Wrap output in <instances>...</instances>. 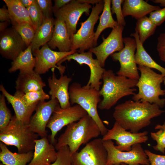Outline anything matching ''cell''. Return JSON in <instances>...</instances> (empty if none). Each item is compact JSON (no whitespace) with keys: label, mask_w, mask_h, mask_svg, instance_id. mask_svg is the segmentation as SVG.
Listing matches in <instances>:
<instances>
[{"label":"cell","mask_w":165,"mask_h":165,"mask_svg":"<svg viewBox=\"0 0 165 165\" xmlns=\"http://www.w3.org/2000/svg\"><path fill=\"white\" fill-rule=\"evenodd\" d=\"M158 105L148 102L131 100L117 105L113 117L121 126L133 133H138L149 126L151 120L165 112Z\"/></svg>","instance_id":"cell-1"},{"label":"cell","mask_w":165,"mask_h":165,"mask_svg":"<svg viewBox=\"0 0 165 165\" xmlns=\"http://www.w3.org/2000/svg\"><path fill=\"white\" fill-rule=\"evenodd\" d=\"M101 134L98 126L87 114L79 121L67 126L64 132L58 138L55 147L57 151L68 146L72 155L78 151L82 145L86 144Z\"/></svg>","instance_id":"cell-2"},{"label":"cell","mask_w":165,"mask_h":165,"mask_svg":"<svg viewBox=\"0 0 165 165\" xmlns=\"http://www.w3.org/2000/svg\"><path fill=\"white\" fill-rule=\"evenodd\" d=\"M103 84L99 90L103 97L98 106L100 110H108L121 98L135 94L138 80L115 75L111 70H105L102 75Z\"/></svg>","instance_id":"cell-3"},{"label":"cell","mask_w":165,"mask_h":165,"mask_svg":"<svg viewBox=\"0 0 165 165\" xmlns=\"http://www.w3.org/2000/svg\"><path fill=\"white\" fill-rule=\"evenodd\" d=\"M138 69L141 73L136 85L138 92L133 96L132 99L135 101L155 104L160 108H163L165 105V98L160 99V96L165 95V90L162 89L161 86L165 76L144 66L138 65Z\"/></svg>","instance_id":"cell-4"},{"label":"cell","mask_w":165,"mask_h":165,"mask_svg":"<svg viewBox=\"0 0 165 165\" xmlns=\"http://www.w3.org/2000/svg\"><path fill=\"white\" fill-rule=\"evenodd\" d=\"M38 136L31 130L28 125L23 123L15 115L7 126L0 131V141L6 145L16 147L20 153L34 150L35 140Z\"/></svg>","instance_id":"cell-5"},{"label":"cell","mask_w":165,"mask_h":165,"mask_svg":"<svg viewBox=\"0 0 165 165\" xmlns=\"http://www.w3.org/2000/svg\"><path fill=\"white\" fill-rule=\"evenodd\" d=\"M104 6V0L96 4L92 8L87 19L80 23V28L72 39L71 51L78 50V52L81 53L94 47V27L99 18V14L103 11Z\"/></svg>","instance_id":"cell-6"},{"label":"cell","mask_w":165,"mask_h":165,"mask_svg":"<svg viewBox=\"0 0 165 165\" xmlns=\"http://www.w3.org/2000/svg\"><path fill=\"white\" fill-rule=\"evenodd\" d=\"M103 143L107 153V165H120L122 163L128 165H150L148 157L140 143L133 145L130 151H122L116 148L111 140L103 141Z\"/></svg>","instance_id":"cell-7"},{"label":"cell","mask_w":165,"mask_h":165,"mask_svg":"<svg viewBox=\"0 0 165 165\" xmlns=\"http://www.w3.org/2000/svg\"><path fill=\"white\" fill-rule=\"evenodd\" d=\"M87 114L85 110L77 104L65 108H61L58 105L47 125V127L51 132L49 137L50 142L55 144L56 135L60 130L65 126L79 121Z\"/></svg>","instance_id":"cell-8"},{"label":"cell","mask_w":165,"mask_h":165,"mask_svg":"<svg viewBox=\"0 0 165 165\" xmlns=\"http://www.w3.org/2000/svg\"><path fill=\"white\" fill-rule=\"evenodd\" d=\"M123 42L124 48L120 51L111 55L113 61H118L120 64V69L116 74L118 75L138 80L140 76L135 59V40L134 38L126 37L123 38Z\"/></svg>","instance_id":"cell-9"},{"label":"cell","mask_w":165,"mask_h":165,"mask_svg":"<svg viewBox=\"0 0 165 165\" xmlns=\"http://www.w3.org/2000/svg\"><path fill=\"white\" fill-rule=\"evenodd\" d=\"M107 157L102 138H96L71 155L72 165H107Z\"/></svg>","instance_id":"cell-10"},{"label":"cell","mask_w":165,"mask_h":165,"mask_svg":"<svg viewBox=\"0 0 165 165\" xmlns=\"http://www.w3.org/2000/svg\"><path fill=\"white\" fill-rule=\"evenodd\" d=\"M148 132L133 133L128 131L115 122L112 127L108 129L107 133L103 136V141L114 140L116 141L115 147L122 151H129L132 146L136 143H145L148 141Z\"/></svg>","instance_id":"cell-11"},{"label":"cell","mask_w":165,"mask_h":165,"mask_svg":"<svg viewBox=\"0 0 165 165\" xmlns=\"http://www.w3.org/2000/svg\"><path fill=\"white\" fill-rule=\"evenodd\" d=\"M76 51H71L63 52L54 51L50 49L46 44L40 49L32 51L35 60L34 71L40 75L46 73L50 68H57L61 75H63L65 67H59L57 64L66 56Z\"/></svg>","instance_id":"cell-12"},{"label":"cell","mask_w":165,"mask_h":165,"mask_svg":"<svg viewBox=\"0 0 165 165\" xmlns=\"http://www.w3.org/2000/svg\"><path fill=\"white\" fill-rule=\"evenodd\" d=\"M76 61L80 65L85 64L88 66L90 70V79L86 85L83 86L86 89L94 88L99 91L102 82V75L105 70L102 67L97 59L93 58L92 53L89 51L87 52L75 53L69 55L60 61L57 66L61 67V64L64 61L71 60Z\"/></svg>","instance_id":"cell-13"},{"label":"cell","mask_w":165,"mask_h":165,"mask_svg":"<svg viewBox=\"0 0 165 165\" xmlns=\"http://www.w3.org/2000/svg\"><path fill=\"white\" fill-rule=\"evenodd\" d=\"M124 28L123 26L118 24L112 29L106 38L102 37L103 42L101 44L89 50L96 55L102 67L105 66V61L109 55L120 51L124 48L122 36Z\"/></svg>","instance_id":"cell-14"},{"label":"cell","mask_w":165,"mask_h":165,"mask_svg":"<svg viewBox=\"0 0 165 165\" xmlns=\"http://www.w3.org/2000/svg\"><path fill=\"white\" fill-rule=\"evenodd\" d=\"M90 4L79 2L77 0H72L68 4L53 12L56 17H60L65 22L71 40L77 31L76 26L81 15L85 13L89 14Z\"/></svg>","instance_id":"cell-15"},{"label":"cell","mask_w":165,"mask_h":165,"mask_svg":"<svg viewBox=\"0 0 165 165\" xmlns=\"http://www.w3.org/2000/svg\"><path fill=\"white\" fill-rule=\"evenodd\" d=\"M59 105L57 99H51L48 101L40 102L28 124L31 130L41 138L47 137V125L55 108Z\"/></svg>","instance_id":"cell-16"},{"label":"cell","mask_w":165,"mask_h":165,"mask_svg":"<svg viewBox=\"0 0 165 165\" xmlns=\"http://www.w3.org/2000/svg\"><path fill=\"white\" fill-rule=\"evenodd\" d=\"M27 47L13 28H7L0 33V53L3 57L13 61Z\"/></svg>","instance_id":"cell-17"},{"label":"cell","mask_w":165,"mask_h":165,"mask_svg":"<svg viewBox=\"0 0 165 165\" xmlns=\"http://www.w3.org/2000/svg\"><path fill=\"white\" fill-rule=\"evenodd\" d=\"M69 93L71 105H79L87 113L93 104L101 101L99 91L94 88H85L77 82L70 86Z\"/></svg>","instance_id":"cell-18"},{"label":"cell","mask_w":165,"mask_h":165,"mask_svg":"<svg viewBox=\"0 0 165 165\" xmlns=\"http://www.w3.org/2000/svg\"><path fill=\"white\" fill-rule=\"evenodd\" d=\"M54 68L51 69L52 74L48 79L51 99H57L61 108H65L71 105L70 102L68 86L72 78L66 75H61L57 79L54 73Z\"/></svg>","instance_id":"cell-19"},{"label":"cell","mask_w":165,"mask_h":165,"mask_svg":"<svg viewBox=\"0 0 165 165\" xmlns=\"http://www.w3.org/2000/svg\"><path fill=\"white\" fill-rule=\"evenodd\" d=\"M32 159L27 165H51L56 160L57 151L47 137L37 139Z\"/></svg>","instance_id":"cell-20"},{"label":"cell","mask_w":165,"mask_h":165,"mask_svg":"<svg viewBox=\"0 0 165 165\" xmlns=\"http://www.w3.org/2000/svg\"><path fill=\"white\" fill-rule=\"evenodd\" d=\"M50 49L57 48L60 52L71 51L72 42L64 20L60 17L55 19L54 26L52 37L47 43Z\"/></svg>","instance_id":"cell-21"},{"label":"cell","mask_w":165,"mask_h":165,"mask_svg":"<svg viewBox=\"0 0 165 165\" xmlns=\"http://www.w3.org/2000/svg\"><path fill=\"white\" fill-rule=\"evenodd\" d=\"M15 83L16 92L21 94L40 90L46 86L40 75L34 70L20 72Z\"/></svg>","instance_id":"cell-22"},{"label":"cell","mask_w":165,"mask_h":165,"mask_svg":"<svg viewBox=\"0 0 165 165\" xmlns=\"http://www.w3.org/2000/svg\"><path fill=\"white\" fill-rule=\"evenodd\" d=\"M0 90L11 105L16 118L23 123L28 125L31 115L37 106H28L20 99L9 93L2 84L0 85Z\"/></svg>","instance_id":"cell-23"},{"label":"cell","mask_w":165,"mask_h":165,"mask_svg":"<svg viewBox=\"0 0 165 165\" xmlns=\"http://www.w3.org/2000/svg\"><path fill=\"white\" fill-rule=\"evenodd\" d=\"M160 9L143 0H125L123 2V13L125 17L131 16L137 20Z\"/></svg>","instance_id":"cell-24"},{"label":"cell","mask_w":165,"mask_h":165,"mask_svg":"<svg viewBox=\"0 0 165 165\" xmlns=\"http://www.w3.org/2000/svg\"><path fill=\"white\" fill-rule=\"evenodd\" d=\"M55 19L52 17L45 19L41 26L35 31L31 44L32 51L40 49L50 41L53 36Z\"/></svg>","instance_id":"cell-25"},{"label":"cell","mask_w":165,"mask_h":165,"mask_svg":"<svg viewBox=\"0 0 165 165\" xmlns=\"http://www.w3.org/2000/svg\"><path fill=\"white\" fill-rule=\"evenodd\" d=\"M0 160L6 165H27L32 160L33 151L20 153L13 152L5 144L0 142Z\"/></svg>","instance_id":"cell-26"},{"label":"cell","mask_w":165,"mask_h":165,"mask_svg":"<svg viewBox=\"0 0 165 165\" xmlns=\"http://www.w3.org/2000/svg\"><path fill=\"white\" fill-rule=\"evenodd\" d=\"M9 11L13 26L24 22L29 23L34 27L27 9L20 0H3Z\"/></svg>","instance_id":"cell-27"},{"label":"cell","mask_w":165,"mask_h":165,"mask_svg":"<svg viewBox=\"0 0 165 165\" xmlns=\"http://www.w3.org/2000/svg\"><path fill=\"white\" fill-rule=\"evenodd\" d=\"M130 36L134 37L136 44V52L135 53V59L137 64L150 68L157 70L165 76V68L156 62L148 53L141 42L138 33L131 34Z\"/></svg>","instance_id":"cell-28"},{"label":"cell","mask_w":165,"mask_h":165,"mask_svg":"<svg viewBox=\"0 0 165 165\" xmlns=\"http://www.w3.org/2000/svg\"><path fill=\"white\" fill-rule=\"evenodd\" d=\"M35 64V58L33 56L32 47L30 45L12 61L8 71L9 73L18 70L20 72L32 71L34 70Z\"/></svg>","instance_id":"cell-29"},{"label":"cell","mask_w":165,"mask_h":165,"mask_svg":"<svg viewBox=\"0 0 165 165\" xmlns=\"http://www.w3.org/2000/svg\"><path fill=\"white\" fill-rule=\"evenodd\" d=\"M104 6L102 13L99 17L100 22L95 32L94 47L97 45V41L99 36L102 31L106 28L112 29L119 24L115 21L112 16L111 8V0H104Z\"/></svg>","instance_id":"cell-30"},{"label":"cell","mask_w":165,"mask_h":165,"mask_svg":"<svg viewBox=\"0 0 165 165\" xmlns=\"http://www.w3.org/2000/svg\"><path fill=\"white\" fill-rule=\"evenodd\" d=\"M156 27L149 17L146 16L137 20L135 31L138 33L140 41L143 44L146 40L154 34Z\"/></svg>","instance_id":"cell-31"},{"label":"cell","mask_w":165,"mask_h":165,"mask_svg":"<svg viewBox=\"0 0 165 165\" xmlns=\"http://www.w3.org/2000/svg\"><path fill=\"white\" fill-rule=\"evenodd\" d=\"M14 96L21 100L29 107H36L40 102L49 99L50 95L46 93L43 89L30 92L25 94L15 92Z\"/></svg>","instance_id":"cell-32"},{"label":"cell","mask_w":165,"mask_h":165,"mask_svg":"<svg viewBox=\"0 0 165 165\" xmlns=\"http://www.w3.org/2000/svg\"><path fill=\"white\" fill-rule=\"evenodd\" d=\"M19 33L27 47L31 44L34 37L35 30L31 25L24 22L12 26Z\"/></svg>","instance_id":"cell-33"},{"label":"cell","mask_w":165,"mask_h":165,"mask_svg":"<svg viewBox=\"0 0 165 165\" xmlns=\"http://www.w3.org/2000/svg\"><path fill=\"white\" fill-rule=\"evenodd\" d=\"M158 130L156 132H151V137L156 141L157 144L152 146L153 149L164 154L165 152V121L162 125L157 124L155 127Z\"/></svg>","instance_id":"cell-34"},{"label":"cell","mask_w":165,"mask_h":165,"mask_svg":"<svg viewBox=\"0 0 165 165\" xmlns=\"http://www.w3.org/2000/svg\"><path fill=\"white\" fill-rule=\"evenodd\" d=\"M5 97L2 94L0 95V131L6 127L10 122L12 116L7 107Z\"/></svg>","instance_id":"cell-35"},{"label":"cell","mask_w":165,"mask_h":165,"mask_svg":"<svg viewBox=\"0 0 165 165\" xmlns=\"http://www.w3.org/2000/svg\"><path fill=\"white\" fill-rule=\"evenodd\" d=\"M34 28L36 31L42 24L44 20L43 14L37 3L27 8Z\"/></svg>","instance_id":"cell-36"},{"label":"cell","mask_w":165,"mask_h":165,"mask_svg":"<svg viewBox=\"0 0 165 165\" xmlns=\"http://www.w3.org/2000/svg\"><path fill=\"white\" fill-rule=\"evenodd\" d=\"M51 165H72L71 155L69 148L65 146L57 151V157Z\"/></svg>","instance_id":"cell-37"},{"label":"cell","mask_w":165,"mask_h":165,"mask_svg":"<svg viewBox=\"0 0 165 165\" xmlns=\"http://www.w3.org/2000/svg\"><path fill=\"white\" fill-rule=\"evenodd\" d=\"M98 103H95L91 106L88 114L94 121L98 126L101 132V134L103 136L107 133L108 129L103 123L97 111V105Z\"/></svg>","instance_id":"cell-38"},{"label":"cell","mask_w":165,"mask_h":165,"mask_svg":"<svg viewBox=\"0 0 165 165\" xmlns=\"http://www.w3.org/2000/svg\"><path fill=\"white\" fill-rule=\"evenodd\" d=\"M123 0H112L111 3L112 7L111 11L112 14H115L118 24L123 26L126 25V23L123 16L121 5L123 2Z\"/></svg>","instance_id":"cell-39"},{"label":"cell","mask_w":165,"mask_h":165,"mask_svg":"<svg viewBox=\"0 0 165 165\" xmlns=\"http://www.w3.org/2000/svg\"><path fill=\"white\" fill-rule=\"evenodd\" d=\"M39 7L45 19L51 17L53 11L52 2L51 0H36Z\"/></svg>","instance_id":"cell-40"},{"label":"cell","mask_w":165,"mask_h":165,"mask_svg":"<svg viewBox=\"0 0 165 165\" xmlns=\"http://www.w3.org/2000/svg\"><path fill=\"white\" fill-rule=\"evenodd\" d=\"M149 18L156 26L161 25L165 21V7L151 12Z\"/></svg>","instance_id":"cell-41"},{"label":"cell","mask_w":165,"mask_h":165,"mask_svg":"<svg viewBox=\"0 0 165 165\" xmlns=\"http://www.w3.org/2000/svg\"><path fill=\"white\" fill-rule=\"evenodd\" d=\"M145 151L148 157L150 165H165V155L155 154L148 150L145 149Z\"/></svg>","instance_id":"cell-42"},{"label":"cell","mask_w":165,"mask_h":165,"mask_svg":"<svg viewBox=\"0 0 165 165\" xmlns=\"http://www.w3.org/2000/svg\"><path fill=\"white\" fill-rule=\"evenodd\" d=\"M0 21L1 22L10 21V16L7 8L4 6L0 9Z\"/></svg>","instance_id":"cell-43"},{"label":"cell","mask_w":165,"mask_h":165,"mask_svg":"<svg viewBox=\"0 0 165 165\" xmlns=\"http://www.w3.org/2000/svg\"><path fill=\"white\" fill-rule=\"evenodd\" d=\"M54 4L53 8V12L60 9L70 2L71 0H54Z\"/></svg>","instance_id":"cell-44"},{"label":"cell","mask_w":165,"mask_h":165,"mask_svg":"<svg viewBox=\"0 0 165 165\" xmlns=\"http://www.w3.org/2000/svg\"><path fill=\"white\" fill-rule=\"evenodd\" d=\"M165 49V31L161 33L158 38L157 50Z\"/></svg>","instance_id":"cell-45"},{"label":"cell","mask_w":165,"mask_h":165,"mask_svg":"<svg viewBox=\"0 0 165 165\" xmlns=\"http://www.w3.org/2000/svg\"><path fill=\"white\" fill-rule=\"evenodd\" d=\"M25 8H28L37 3L36 0H20Z\"/></svg>","instance_id":"cell-46"},{"label":"cell","mask_w":165,"mask_h":165,"mask_svg":"<svg viewBox=\"0 0 165 165\" xmlns=\"http://www.w3.org/2000/svg\"><path fill=\"white\" fill-rule=\"evenodd\" d=\"M77 1L81 3H86L89 4L95 5L101 2L103 0H77Z\"/></svg>","instance_id":"cell-47"},{"label":"cell","mask_w":165,"mask_h":165,"mask_svg":"<svg viewBox=\"0 0 165 165\" xmlns=\"http://www.w3.org/2000/svg\"><path fill=\"white\" fill-rule=\"evenodd\" d=\"M160 59L165 62V49L157 50Z\"/></svg>","instance_id":"cell-48"},{"label":"cell","mask_w":165,"mask_h":165,"mask_svg":"<svg viewBox=\"0 0 165 165\" xmlns=\"http://www.w3.org/2000/svg\"><path fill=\"white\" fill-rule=\"evenodd\" d=\"M7 21L1 22L0 23V33L3 31L7 28L9 24Z\"/></svg>","instance_id":"cell-49"},{"label":"cell","mask_w":165,"mask_h":165,"mask_svg":"<svg viewBox=\"0 0 165 165\" xmlns=\"http://www.w3.org/2000/svg\"><path fill=\"white\" fill-rule=\"evenodd\" d=\"M152 1L155 3L159 4L161 6L165 7V0H155Z\"/></svg>","instance_id":"cell-50"},{"label":"cell","mask_w":165,"mask_h":165,"mask_svg":"<svg viewBox=\"0 0 165 165\" xmlns=\"http://www.w3.org/2000/svg\"><path fill=\"white\" fill-rule=\"evenodd\" d=\"M120 165H128L125 163H121ZM142 165V164H139V165Z\"/></svg>","instance_id":"cell-51"},{"label":"cell","mask_w":165,"mask_h":165,"mask_svg":"<svg viewBox=\"0 0 165 165\" xmlns=\"http://www.w3.org/2000/svg\"><path fill=\"white\" fill-rule=\"evenodd\" d=\"M163 82L165 86V76L164 78Z\"/></svg>","instance_id":"cell-52"},{"label":"cell","mask_w":165,"mask_h":165,"mask_svg":"<svg viewBox=\"0 0 165 165\" xmlns=\"http://www.w3.org/2000/svg\"><path fill=\"white\" fill-rule=\"evenodd\" d=\"M0 165H6L4 164H3L2 163H0Z\"/></svg>","instance_id":"cell-53"}]
</instances>
